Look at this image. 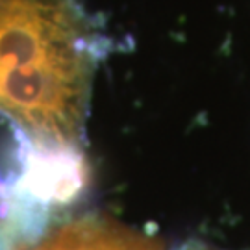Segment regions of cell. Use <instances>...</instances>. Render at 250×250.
<instances>
[{"label":"cell","instance_id":"cell-1","mask_svg":"<svg viewBox=\"0 0 250 250\" xmlns=\"http://www.w3.org/2000/svg\"><path fill=\"white\" fill-rule=\"evenodd\" d=\"M109 46L78 0H0V109L34 137L83 145Z\"/></svg>","mask_w":250,"mask_h":250},{"label":"cell","instance_id":"cell-2","mask_svg":"<svg viewBox=\"0 0 250 250\" xmlns=\"http://www.w3.org/2000/svg\"><path fill=\"white\" fill-rule=\"evenodd\" d=\"M13 250H163L156 237L104 215L87 213L63 219L34 245Z\"/></svg>","mask_w":250,"mask_h":250}]
</instances>
